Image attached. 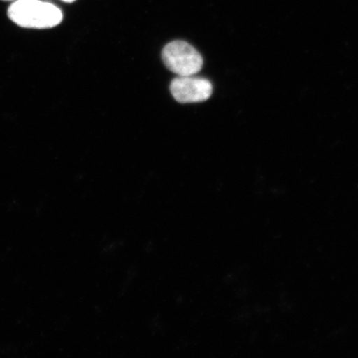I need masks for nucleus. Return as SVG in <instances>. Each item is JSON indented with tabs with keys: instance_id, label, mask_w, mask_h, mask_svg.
Returning a JSON list of instances; mask_svg holds the SVG:
<instances>
[{
	"instance_id": "obj_5",
	"label": "nucleus",
	"mask_w": 358,
	"mask_h": 358,
	"mask_svg": "<svg viewBox=\"0 0 358 358\" xmlns=\"http://www.w3.org/2000/svg\"><path fill=\"white\" fill-rule=\"evenodd\" d=\"M3 1H15V0H3Z\"/></svg>"
},
{
	"instance_id": "obj_1",
	"label": "nucleus",
	"mask_w": 358,
	"mask_h": 358,
	"mask_svg": "<svg viewBox=\"0 0 358 358\" xmlns=\"http://www.w3.org/2000/svg\"><path fill=\"white\" fill-rule=\"evenodd\" d=\"M8 16L21 28L32 29L55 28L64 19L60 8L41 0H15L8 8Z\"/></svg>"
},
{
	"instance_id": "obj_3",
	"label": "nucleus",
	"mask_w": 358,
	"mask_h": 358,
	"mask_svg": "<svg viewBox=\"0 0 358 358\" xmlns=\"http://www.w3.org/2000/svg\"><path fill=\"white\" fill-rule=\"evenodd\" d=\"M170 91L182 104L207 101L212 96L213 85L208 80L192 76H179L172 80Z\"/></svg>"
},
{
	"instance_id": "obj_2",
	"label": "nucleus",
	"mask_w": 358,
	"mask_h": 358,
	"mask_svg": "<svg viewBox=\"0 0 358 358\" xmlns=\"http://www.w3.org/2000/svg\"><path fill=\"white\" fill-rule=\"evenodd\" d=\"M162 58L167 69L178 76L198 73L203 65L200 53L190 44L183 41L167 44L162 52Z\"/></svg>"
},
{
	"instance_id": "obj_4",
	"label": "nucleus",
	"mask_w": 358,
	"mask_h": 358,
	"mask_svg": "<svg viewBox=\"0 0 358 358\" xmlns=\"http://www.w3.org/2000/svg\"><path fill=\"white\" fill-rule=\"evenodd\" d=\"M62 1H64L66 3H73L75 1V0H62Z\"/></svg>"
}]
</instances>
